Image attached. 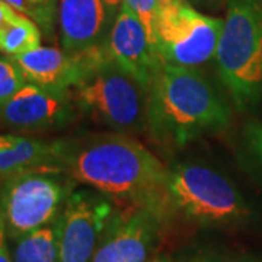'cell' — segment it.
<instances>
[{
    "instance_id": "277c9868",
    "label": "cell",
    "mask_w": 262,
    "mask_h": 262,
    "mask_svg": "<svg viewBox=\"0 0 262 262\" xmlns=\"http://www.w3.org/2000/svg\"><path fill=\"white\" fill-rule=\"evenodd\" d=\"M77 111L115 133L146 131L147 89L111 60L105 47L72 89Z\"/></svg>"
},
{
    "instance_id": "9c48e42d",
    "label": "cell",
    "mask_w": 262,
    "mask_h": 262,
    "mask_svg": "<svg viewBox=\"0 0 262 262\" xmlns=\"http://www.w3.org/2000/svg\"><path fill=\"white\" fill-rule=\"evenodd\" d=\"M72 91L27 83L9 102L0 106V124L19 131L63 128L76 118Z\"/></svg>"
},
{
    "instance_id": "9a60e30c",
    "label": "cell",
    "mask_w": 262,
    "mask_h": 262,
    "mask_svg": "<svg viewBox=\"0 0 262 262\" xmlns=\"http://www.w3.org/2000/svg\"><path fill=\"white\" fill-rule=\"evenodd\" d=\"M9 242L13 262H58V217Z\"/></svg>"
},
{
    "instance_id": "4fadbf2b",
    "label": "cell",
    "mask_w": 262,
    "mask_h": 262,
    "mask_svg": "<svg viewBox=\"0 0 262 262\" xmlns=\"http://www.w3.org/2000/svg\"><path fill=\"white\" fill-rule=\"evenodd\" d=\"M114 19L103 0H60L57 20L61 48L82 53L103 46Z\"/></svg>"
},
{
    "instance_id": "d4e9b609",
    "label": "cell",
    "mask_w": 262,
    "mask_h": 262,
    "mask_svg": "<svg viewBox=\"0 0 262 262\" xmlns=\"http://www.w3.org/2000/svg\"><path fill=\"white\" fill-rule=\"evenodd\" d=\"M155 3H156V6H158V10H165L170 8V6H173L175 3H178L181 0H153Z\"/></svg>"
},
{
    "instance_id": "52a82bcc",
    "label": "cell",
    "mask_w": 262,
    "mask_h": 262,
    "mask_svg": "<svg viewBox=\"0 0 262 262\" xmlns=\"http://www.w3.org/2000/svg\"><path fill=\"white\" fill-rule=\"evenodd\" d=\"M223 19L195 9L181 0L160 10L155 50L160 61L179 67H195L214 60Z\"/></svg>"
},
{
    "instance_id": "7a4b0ae2",
    "label": "cell",
    "mask_w": 262,
    "mask_h": 262,
    "mask_svg": "<svg viewBox=\"0 0 262 262\" xmlns=\"http://www.w3.org/2000/svg\"><path fill=\"white\" fill-rule=\"evenodd\" d=\"M230 108L195 67L160 61L147 91L146 131L155 143L182 149L191 141L223 131Z\"/></svg>"
},
{
    "instance_id": "603a6c76",
    "label": "cell",
    "mask_w": 262,
    "mask_h": 262,
    "mask_svg": "<svg viewBox=\"0 0 262 262\" xmlns=\"http://www.w3.org/2000/svg\"><path fill=\"white\" fill-rule=\"evenodd\" d=\"M0 262H13L12 255H10L9 245H8V239L0 234Z\"/></svg>"
},
{
    "instance_id": "2e32d148",
    "label": "cell",
    "mask_w": 262,
    "mask_h": 262,
    "mask_svg": "<svg viewBox=\"0 0 262 262\" xmlns=\"http://www.w3.org/2000/svg\"><path fill=\"white\" fill-rule=\"evenodd\" d=\"M42 32L28 16L18 13L0 34V51L5 56L18 57L41 47Z\"/></svg>"
},
{
    "instance_id": "30bf717a",
    "label": "cell",
    "mask_w": 262,
    "mask_h": 262,
    "mask_svg": "<svg viewBox=\"0 0 262 262\" xmlns=\"http://www.w3.org/2000/svg\"><path fill=\"white\" fill-rule=\"evenodd\" d=\"M162 226L158 215L140 207L115 211L92 262H147Z\"/></svg>"
},
{
    "instance_id": "4316f807",
    "label": "cell",
    "mask_w": 262,
    "mask_h": 262,
    "mask_svg": "<svg viewBox=\"0 0 262 262\" xmlns=\"http://www.w3.org/2000/svg\"><path fill=\"white\" fill-rule=\"evenodd\" d=\"M189 262H211V261H206V259H194V261H189Z\"/></svg>"
},
{
    "instance_id": "5bb4252c",
    "label": "cell",
    "mask_w": 262,
    "mask_h": 262,
    "mask_svg": "<svg viewBox=\"0 0 262 262\" xmlns=\"http://www.w3.org/2000/svg\"><path fill=\"white\" fill-rule=\"evenodd\" d=\"M61 169L56 140L0 134V179L31 170Z\"/></svg>"
},
{
    "instance_id": "ffe728a7",
    "label": "cell",
    "mask_w": 262,
    "mask_h": 262,
    "mask_svg": "<svg viewBox=\"0 0 262 262\" xmlns=\"http://www.w3.org/2000/svg\"><path fill=\"white\" fill-rule=\"evenodd\" d=\"M185 2L204 13H213V12L226 9L229 0H185Z\"/></svg>"
},
{
    "instance_id": "3957f363",
    "label": "cell",
    "mask_w": 262,
    "mask_h": 262,
    "mask_svg": "<svg viewBox=\"0 0 262 262\" xmlns=\"http://www.w3.org/2000/svg\"><path fill=\"white\" fill-rule=\"evenodd\" d=\"M215 67L234 105L246 111L262 99V0H229Z\"/></svg>"
},
{
    "instance_id": "5b68a950",
    "label": "cell",
    "mask_w": 262,
    "mask_h": 262,
    "mask_svg": "<svg viewBox=\"0 0 262 262\" xmlns=\"http://www.w3.org/2000/svg\"><path fill=\"white\" fill-rule=\"evenodd\" d=\"M76 182L60 169L31 170L2 179L0 184V234L8 242L60 215Z\"/></svg>"
},
{
    "instance_id": "484cf974",
    "label": "cell",
    "mask_w": 262,
    "mask_h": 262,
    "mask_svg": "<svg viewBox=\"0 0 262 262\" xmlns=\"http://www.w3.org/2000/svg\"><path fill=\"white\" fill-rule=\"evenodd\" d=\"M147 262H173L169 256H165V255H159V256H153L150 258Z\"/></svg>"
},
{
    "instance_id": "cb8c5ba5",
    "label": "cell",
    "mask_w": 262,
    "mask_h": 262,
    "mask_svg": "<svg viewBox=\"0 0 262 262\" xmlns=\"http://www.w3.org/2000/svg\"><path fill=\"white\" fill-rule=\"evenodd\" d=\"M103 2H105V5L108 6V9L113 12V15L117 16V13L121 9L122 0H103Z\"/></svg>"
},
{
    "instance_id": "44dd1931",
    "label": "cell",
    "mask_w": 262,
    "mask_h": 262,
    "mask_svg": "<svg viewBox=\"0 0 262 262\" xmlns=\"http://www.w3.org/2000/svg\"><path fill=\"white\" fill-rule=\"evenodd\" d=\"M246 137L251 147L262 159V124H252L246 128Z\"/></svg>"
},
{
    "instance_id": "7402d4cb",
    "label": "cell",
    "mask_w": 262,
    "mask_h": 262,
    "mask_svg": "<svg viewBox=\"0 0 262 262\" xmlns=\"http://www.w3.org/2000/svg\"><path fill=\"white\" fill-rule=\"evenodd\" d=\"M18 10H15L10 5L5 3L3 0H0V34L3 32V29L9 25L13 19L16 18Z\"/></svg>"
},
{
    "instance_id": "e0dca14e",
    "label": "cell",
    "mask_w": 262,
    "mask_h": 262,
    "mask_svg": "<svg viewBox=\"0 0 262 262\" xmlns=\"http://www.w3.org/2000/svg\"><path fill=\"white\" fill-rule=\"evenodd\" d=\"M10 5L19 13L28 16L37 24L42 37L47 39L54 38L56 22L58 16V3L60 0H3Z\"/></svg>"
},
{
    "instance_id": "d6986e66",
    "label": "cell",
    "mask_w": 262,
    "mask_h": 262,
    "mask_svg": "<svg viewBox=\"0 0 262 262\" xmlns=\"http://www.w3.org/2000/svg\"><path fill=\"white\" fill-rule=\"evenodd\" d=\"M122 5L128 6L136 13V16L140 19V22L149 35L150 42L155 48L156 25H158V18H159V10H158L156 3L153 0H122Z\"/></svg>"
},
{
    "instance_id": "8992f818",
    "label": "cell",
    "mask_w": 262,
    "mask_h": 262,
    "mask_svg": "<svg viewBox=\"0 0 262 262\" xmlns=\"http://www.w3.org/2000/svg\"><path fill=\"white\" fill-rule=\"evenodd\" d=\"M168 191L175 214L200 225H233L249 215L246 201L232 181L201 163L169 168Z\"/></svg>"
},
{
    "instance_id": "6da1fadb",
    "label": "cell",
    "mask_w": 262,
    "mask_h": 262,
    "mask_svg": "<svg viewBox=\"0 0 262 262\" xmlns=\"http://www.w3.org/2000/svg\"><path fill=\"white\" fill-rule=\"evenodd\" d=\"M61 169L77 184L128 201L165 223L175 214L168 191L169 168L146 146L122 133L56 140Z\"/></svg>"
},
{
    "instance_id": "ba28073f",
    "label": "cell",
    "mask_w": 262,
    "mask_h": 262,
    "mask_svg": "<svg viewBox=\"0 0 262 262\" xmlns=\"http://www.w3.org/2000/svg\"><path fill=\"white\" fill-rule=\"evenodd\" d=\"M114 214L108 195L75 189L58 215V262H92Z\"/></svg>"
},
{
    "instance_id": "ac0fdd59",
    "label": "cell",
    "mask_w": 262,
    "mask_h": 262,
    "mask_svg": "<svg viewBox=\"0 0 262 262\" xmlns=\"http://www.w3.org/2000/svg\"><path fill=\"white\" fill-rule=\"evenodd\" d=\"M27 83L16 61L9 56H0V106L9 102Z\"/></svg>"
},
{
    "instance_id": "8fae6325",
    "label": "cell",
    "mask_w": 262,
    "mask_h": 262,
    "mask_svg": "<svg viewBox=\"0 0 262 262\" xmlns=\"http://www.w3.org/2000/svg\"><path fill=\"white\" fill-rule=\"evenodd\" d=\"M103 47L111 60L149 91L160 58L140 19L128 6L122 5L117 13Z\"/></svg>"
},
{
    "instance_id": "7c38bea8",
    "label": "cell",
    "mask_w": 262,
    "mask_h": 262,
    "mask_svg": "<svg viewBox=\"0 0 262 262\" xmlns=\"http://www.w3.org/2000/svg\"><path fill=\"white\" fill-rule=\"evenodd\" d=\"M101 50L102 46L82 53H70L64 48L41 46L12 58L20 67L28 83L48 89L72 91L88 73Z\"/></svg>"
}]
</instances>
